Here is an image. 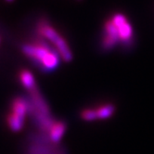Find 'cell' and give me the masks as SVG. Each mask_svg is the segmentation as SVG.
I'll use <instances>...</instances> for the list:
<instances>
[{"mask_svg": "<svg viewBox=\"0 0 154 154\" xmlns=\"http://www.w3.org/2000/svg\"><path fill=\"white\" fill-rule=\"evenodd\" d=\"M28 154H49V148L40 143V138L36 143H32Z\"/></svg>", "mask_w": 154, "mask_h": 154, "instance_id": "cell-9", "label": "cell"}, {"mask_svg": "<svg viewBox=\"0 0 154 154\" xmlns=\"http://www.w3.org/2000/svg\"><path fill=\"white\" fill-rule=\"evenodd\" d=\"M77 1H80V0H77Z\"/></svg>", "mask_w": 154, "mask_h": 154, "instance_id": "cell-13", "label": "cell"}, {"mask_svg": "<svg viewBox=\"0 0 154 154\" xmlns=\"http://www.w3.org/2000/svg\"><path fill=\"white\" fill-rule=\"evenodd\" d=\"M80 116L86 122H93L95 120H97L96 109H84L80 113Z\"/></svg>", "mask_w": 154, "mask_h": 154, "instance_id": "cell-10", "label": "cell"}, {"mask_svg": "<svg viewBox=\"0 0 154 154\" xmlns=\"http://www.w3.org/2000/svg\"><path fill=\"white\" fill-rule=\"evenodd\" d=\"M120 44L119 32L116 25L112 23L111 18L108 19L103 25L102 36L100 41V48L104 52H109L115 48Z\"/></svg>", "mask_w": 154, "mask_h": 154, "instance_id": "cell-4", "label": "cell"}, {"mask_svg": "<svg viewBox=\"0 0 154 154\" xmlns=\"http://www.w3.org/2000/svg\"><path fill=\"white\" fill-rule=\"evenodd\" d=\"M96 112L97 119L106 120L113 115L115 112V106L112 103H104L97 107Z\"/></svg>", "mask_w": 154, "mask_h": 154, "instance_id": "cell-8", "label": "cell"}, {"mask_svg": "<svg viewBox=\"0 0 154 154\" xmlns=\"http://www.w3.org/2000/svg\"><path fill=\"white\" fill-rule=\"evenodd\" d=\"M26 118L8 112L6 116V124L8 129L12 132H20L24 127Z\"/></svg>", "mask_w": 154, "mask_h": 154, "instance_id": "cell-7", "label": "cell"}, {"mask_svg": "<svg viewBox=\"0 0 154 154\" xmlns=\"http://www.w3.org/2000/svg\"><path fill=\"white\" fill-rule=\"evenodd\" d=\"M6 2H8V3H11V2H13L14 0H5Z\"/></svg>", "mask_w": 154, "mask_h": 154, "instance_id": "cell-11", "label": "cell"}, {"mask_svg": "<svg viewBox=\"0 0 154 154\" xmlns=\"http://www.w3.org/2000/svg\"><path fill=\"white\" fill-rule=\"evenodd\" d=\"M35 34L50 43L58 51L62 60L65 62H70L72 60L73 55L67 40L60 34V32L50 23L48 19L40 18L36 21Z\"/></svg>", "mask_w": 154, "mask_h": 154, "instance_id": "cell-2", "label": "cell"}, {"mask_svg": "<svg viewBox=\"0 0 154 154\" xmlns=\"http://www.w3.org/2000/svg\"><path fill=\"white\" fill-rule=\"evenodd\" d=\"M18 78H19L20 84L23 85L26 90H28V92L35 89L37 87L34 73L27 69L20 70L18 73Z\"/></svg>", "mask_w": 154, "mask_h": 154, "instance_id": "cell-6", "label": "cell"}, {"mask_svg": "<svg viewBox=\"0 0 154 154\" xmlns=\"http://www.w3.org/2000/svg\"><path fill=\"white\" fill-rule=\"evenodd\" d=\"M66 130H67V125L65 122H63V121H55L48 131V139L54 144H57L61 140Z\"/></svg>", "mask_w": 154, "mask_h": 154, "instance_id": "cell-5", "label": "cell"}, {"mask_svg": "<svg viewBox=\"0 0 154 154\" xmlns=\"http://www.w3.org/2000/svg\"><path fill=\"white\" fill-rule=\"evenodd\" d=\"M20 49L25 56L43 72L56 71L60 64V56L50 43L36 35L21 44Z\"/></svg>", "mask_w": 154, "mask_h": 154, "instance_id": "cell-1", "label": "cell"}, {"mask_svg": "<svg viewBox=\"0 0 154 154\" xmlns=\"http://www.w3.org/2000/svg\"><path fill=\"white\" fill-rule=\"evenodd\" d=\"M111 20L118 28L120 44L125 48H131L134 45V30L126 16L121 12H116L111 17Z\"/></svg>", "mask_w": 154, "mask_h": 154, "instance_id": "cell-3", "label": "cell"}, {"mask_svg": "<svg viewBox=\"0 0 154 154\" xmlns=\"http://www.w3.org/2000/svg\"><path fill=\"white\" fill-rule=\"evenodd\" d=\"M1 42H2V37H1V35H0V45H1Z\"/></svg>", "mask_w": 154, "mask_h": 154, "instance_id": "cell-12", "label": "cell"}]
</instances>
